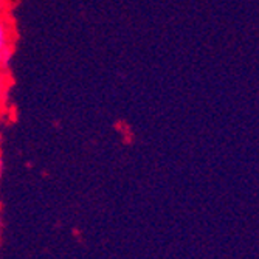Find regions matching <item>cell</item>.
I'll list each match as a JSON object with an SVG mask.
<instances>
[{"label":"cell","mask_w":259,"mask_h":259,"mask_svg":"<svg viewBox=\"0 0 259 259\" xmlns=\"http://www.w3.org/2000/svg\"><path fill=\"white\" fill-rule=\"evenodd\" d=\"M16 53V27L10 14H0V67L8 68Z\"/></svg>","instance_id":"6da1fadb"},{"label":"cell","mask_w":259,"mask_h":259,"mask_svg":"<svg viewBox=\"0 0 259 259\" xmlns=\"http://www.w3.org/2000/svg\"><path fill=\"white\" fill-rule=\"evenodd\" d=\"M10 87H11V76L8 73V68L0 67V109L2 110H4L7 98H8Z\"/></svg>","instance_id":"7a4b0ae2"},{"label":"cell","mask_w":259,"mask_h":259,"mask_svg":"<svg viewBox=\"0 0 259 259\" xmlns=\"http://www.w3.org/2000/svg\"><path fill=\"white\" fill-rule=\"evenodd\" d=\"M0 176H2V160H0Z\"/></svg>","instance_id":"5b68a950"},{"label":"cell","mask_w":259,"mask_h":259,"mask_svg":"<svg viewBox=\"0 0 259 259\" xmlns=\"http://www.w3.org/2000/svg\"><path fill=\"white\" fill-rule=\"evenodd\" d=\"M0 113H2V109H0Z\"/></svg>","instance_id":"8992f818"},{"label":"cell","mask_w":259,"mask_h":259,"mask_svg":"<svg viewBox=\"0 0 259 259\" xmlns=\"http://www.w3.org/2000/svg\"><path fill=\"white\" fill-rule=\"evenodd\" d=\"M4 228V218H2V213H0V231Z\"/></svg>","instance_id":"3957f363"},{"label":"cell","mask_w":259,"mask_h":259,"mask_svg":"<svg viewBox=\"0 0 259 259\" xmlns=\"http://www.w3.org/2000/svg\"><path fill=\"white\" fill-rule=\"evenodd\" d=\"M0 2H4V4H7V5H11V4H13V0H0Z\"/></svg>","instance_id":"277c9868"}]
</instances>
